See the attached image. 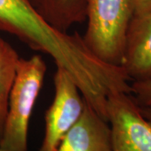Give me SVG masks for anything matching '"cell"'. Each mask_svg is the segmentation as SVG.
<instances>
[{
    "mask_svg": "<svg viewBox=\"0 0 151 151\" xmlns=\"http://www.w3.org/2000/svg\"><path fill=\"white\" fill-rule=\"evenodd\" d=\"M47 70L40 55L19 58L11 90L0 147L6 151H28L29 121Z\"/></svg>",
    "mask_w": 151,
    "mask_h": 151,
    "instance_id": "obj_1",
    "label": "cell"
},
{
    "mask_svg": "<svg viewBox=\"0 0 151 151\" xmlns=\"http://www.w3.org/2000/svg\"><path fill=\"white\" fill-rule=\"evenodd\" d=\"M0 31L18 38L33 50L60 61L70 52L73 38L44 19L29 0H0Z\"/></svg>",
    "mask_w": 151,
    "mask_h": 151,
    "instance_id": "obj_3",
    "label": "cell"
},
{
    "mask_svg": "<svg viewBox=\"0 0 151 151\" xmlns=\"http://www.w3.org/2000/svg\"><path fill=\"white\" fill-rule=\"evenodd\" d=\"M121 66L130 81H151V13L131 18Z\"/></svg>",
    "mask_w": 151,
    "mask_h": 151,
    "instance_id": "obj_6",
    "label": "cell"
},
{
    "mask_svg": "<svg viewBox=\"0 0 151 151\" xmlns=\"http://www.w3.org/2000/svg\"><path fill=\"white\" fill-rule=\"evenodd\" d=\"M132 15L130 0H86L81 36L87 49L103 62L121 66Z\"/></svg>",
    "mask_w": 151,
    "mask_h": 151,
    "instance_id": "obj_2",
    "label": "cell"
},
{
    "mask_svg": "<svg viewBox=\"0 0 151 151\" xmlns=\"http://www.w3.org/2000/svg\"><path fill=\"white\" fill-rule=\"evenodd\" d=\"M52 27L61 32L86 21V0H29Z\"/></svg>",
    "mask_w": 151,
    "mask_h": 151,
    "instance_id": "obj_8",
    "label": "cell"
},
{
    "mask_svg": "<svg viewBox=\"0 0 151 151\" xmlns=\"http://www.w3.org/2000/svg\"><path fill=\"white\" fill-rule=\"evenodd\" d=\"M54 97L45 113V128L40 151H55L81 118L86 100L79 87L65 70L56 67L54 74Z\"/></svg>",
    "mask_w": 151,
    "mask_h": 151,
    "instance_id": "obj_5",
    "label": "cell"
},
{
    "mask_svg": "<svg viewBox=\"0 0 151 151\" xmlns=\"http://www.w3.org/2000/svg\"><path fill=\"white\" fill-rule=\"evenodd\" d=\"M132 16H142L151 13V0H130Z\"/></svg>",
    "mask_w": 151,
    "mask_h": 151,
    "instance_id": "obj_11",
    "label": "cell"
},
{
    "mask_svg": "<svg viewBox=\"0 0 151 151\" xmlns=\"http://www.w3.org/2000/svg\"><path fill=\"white\" fill-rule=\"evenodd\" d=\"M55 151H113L108 122L86 102L81 118Z\"/></svg>",
    "mask_w": 151,
    "mask_h": 151,
    "instance_id": "obj_7",
    "label": "cell"
},
{
    "mask_svg": "<svg viewBox=\"0 0 151 151\" xmlns=\"http://www.w3.org/2000/svg\"><path fill=\"white\" fill-rule=\"evenodd\" d=\"M20 56L10 44L0 36V139L5 124L11 90Z\"/></svg>",
    "mask_w": 151,
    "mask_h": 151,
    "instance_id": "obj_9",
    "label": "cell"
},
{
    "mask_svg": "<svg viewBox=\"0 0 151 151\" xmlns=\"http://www.w3.org/2000/svg\"><path fill=\"white\" fill-rule=\"evenodd\" d=\"M0 151H6V150H4V149H2V148H1V147H0Z\"/></svg>",
    "mask_w": 151,
    "mask_h": 151,
    "instance_id": "obj_13",
    "label": "cell"
},
{
    "mask_svg": "<svg viewBox=\"0 0 151 151\" xmlns=\"http://www.w3.org/2000/svg\"><path fill=\"white\" fill-rule=\"evenodd\" d=\"M106 111L113 151H151V122L130 93H111Z\"/></svg>",
    "mask_w": 151,
    "mask_h": 151,
    "instance_id": "obj_4",
    "label": "cell"
},
{
    "mask_svg": "<svg viewBox=\"0 0 151 151\" xmlns=\"http://www.w3.org/2000/svg\"><path fill=\"white\" fill-rule=\"evenodd\" d=\"M139 108H140L141 113H143V115L151 122V105H150V106H144V107L139 106Z\"/></svg>",
    "mask_w": 151,
    "mask_h": 151,
    "instance_id": "obj_12",
    "label": "cell"
},
{
    "mask_svg": "<svg viewBox=\"0 0 151 151\" xmlns=\"http://www.w3.org/2000/svg\"><path fill=\"white\" fill-rule=\"evenodd\" d=\"M131 93L134 95V100L139 106L151 105V81H133Z\"/></svg>",
    "mask_w": 151,
    "mask_h": 151,
    "instance_id": "obj_10",
    "label": "cell"
}]
</instances>
